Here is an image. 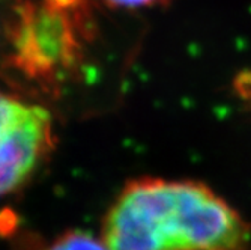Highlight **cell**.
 Returning <instances> with one entry per match:
<instances>
[{"label":"cell","instance_id":"6da1fadb","mask_svg":"<svg viewBox=\"0 0 251 250\" xmlns=\"http://www.w3.org/2000/svg\"><path fill=\"white\" fill-rule=\"evenodd\" d=\"M108 250H247V220L212 189L190 179L137 178L108 208Z\"/></svg>","mask_w":251,"mask_h":250},{"label":"cell","instance_id":"7a4b0ae2","mask_svg":"<svg viewBox=\"0 0 251 250\" xmlns=\"http://www.w3.org/2000/svg\"><path fill=\"white\" fill-rule=\"evenodd\" d=\"M53 148L49 110L0 90V199L25 186Z\"/></svg>","mask_w":251,"mask_h":250},{"label":"cell","instance_id":"3957f363","mask_svg":"<svg viewBox=\"0 0 251 250\" xmlns=\"http://www.w3.org/2000/svg\"><path fill=\"white\" fill-rule=\"evenodd\" d=\"M49 250H108L102 240L83 231H71L60 235Z\"/></svg>","mask_w":251,"mask_h":250},{"label":"cell","instance_id":"277c9868","mask_svg":"<svg viewBox=\"0 0 251 250\" xmlns=\"http://www.w3.org/2000/svg\"><path fill=\"white\" fill-rule=\"evenodd\" d=\"M104 2L118 9H143L153 6H164L170 0H104Z\"/></svg>","mask_w":251,"mask_h":250},{"label":"cell","instance_id":"5b68a950","mask_svg":"<svg viewBox=\"0 0 251 250\" xmlns=\"http://www.w3.org/2000/svg\"><path fill=\"white\" fill-rule=\"evenodd\" d=\"M236 89H238V94L241 95V98L245 100L247 103H250V106H251V71L241 74L238 77Z\"/></svg>","mask_w":251,"mask_h":250}]
</instances>
